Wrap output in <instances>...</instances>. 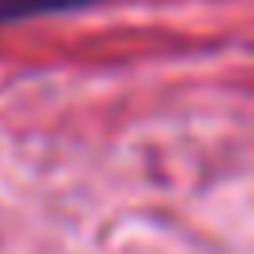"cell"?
Wrapping results in <instances>:
<instances>
[{
  "label": "cell",
  "mask_w": 254,
  "mask_h": 254,
  "mask_svg": "<svg viewBox=\"0 0 254 254\" xmlns=\"http://www.w3.org/2000/svg\"><path fill=\"white\" fill-rule=\"evenodd\" d=\"M87 4H95V0H0V24L52 16V12H71V8H87Z\"/></svg>",
  "instance_id": "obj_1"
}]
</instances>
